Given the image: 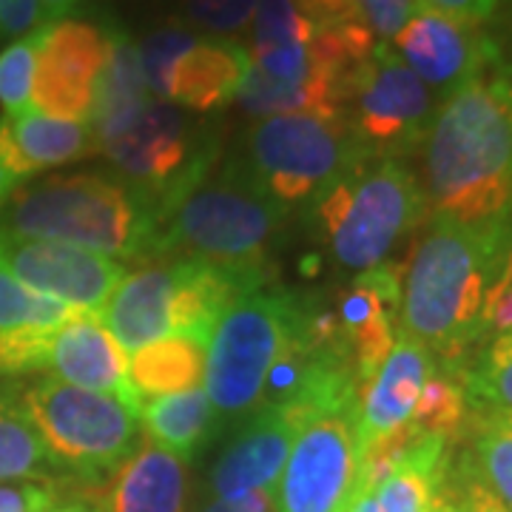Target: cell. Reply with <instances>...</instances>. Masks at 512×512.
Instances as JSON below:
<instances>
[{
	"mask_svg": "<svg viewBox=\"0 0 512 512\" xmlns=\"http://www.w3.org/2000/svg\"><path fill=\"white\" fill-rule=\"evenodd\" d=\"M467 402L481 413H512V328L490 339L464 373Z\"/></svg>",
	"mask_w": 512,
	"mask_h": 512,
	"instance_id": "cell-31",
	"label": "cell"
},
{
	"mask_svg": "<svg viewBox=\"0 0 512 512\" xmlns=\"http://www.w3.org/2000/svg\"><path fill=\"white\" fill-rule=\"evenodd\" d=\"M251 37H254L251 55L274 52V49L311 43L316 37V26L296 0H259L251 18Z\"/></svg>",
	"mask_w": 512,
	"mask_h": 512,
	"instance_id": "cell-32",
	"label": "cell"
},
{
	"mask_svg": "<svg viewBox=\"0 0 512 512\" xmlns=\"http://www.w3.org/2000/svg\"><path fill=\"white\" fill-rule=\"evenodd\" d=\"M313 26L390 43L416 9V0H296Z\"/></svg>",
	"mask_w": 512,
	"mask_h": 512,
	"instance_id": "cell-26",
	"label": "cell"
},
{
	"mask_svg": "<svg viewBox=\"0 0 512 512\" xmlns=\"http://www.w3.org/2000/svg\"><path fill=\"white\" fill-rule=\"evenodd\" d=\"M439 103L399 55L379 43L348 77L342 117L373 160H402L421 146Z\"/></svg>",
	"mask_w": 512,
	"mask_h": 512,
	"instance_id": "cell-9",
	"label": "cell"
},
{
	"mask_svg": "<svg viewBox=\"0 0 512 512\" xmlns=\"http://www.w3.org/2000/svg\"><path fill=\"white\" fill-rule=\"evenodd\" d=\"M0 265L35 293L89 313L103 311L111 293L128 276L120 262L89 248L3 234Z\"/></svg>",
	"mask_w": 512,
	"mask_h": 512,
	"instance_id": "cell-12",
	"label": "cell"
},
{
	"mask_svg": "<svg viewBox=\"0 0 512 512\" xmlns=\"http://www.w3.org/2000/svg\"><path fill=\"white\" fill-rule=\"evenodd\" d=\"M40 26L32 29L29 35L18 37L12 46H6L0 52V109L6 117H18L23 111L32 109Z\"/></svg>",
	"mask_w": 512,
	"mask_h": 512,
	"instance_id": "cell-33",
	"label": "cell"
},
{
	"mask_svg": "<svg viewBox=\"0 0 512 512\" xmlns=\"http://www.w3.org/2000/svg\"><path fill=\"white\" fill-rule=\"evenodd\" d=\"M248 66L251 57L237 43L197 37L171 69L165 103L200 114L222 109L237 97Z\"/></svg>",
	"mask_w": 512,
	"mask_h": 512,
	"instance_id": "cell-21",
	"label": "cell"
},
{
	"mask_svg": "<svg viewBox=\"0 0 512 512\" xmlns=\"http://www.w3.org/2000/svg\"><path fill=\"white\" fill-rule=\"evenodd\" d=\"M40 23V0H0V37L29 35Z\"/></svg>",
	"mask_w": 512,
	"mask_h": 512,
	"instance_id": "cell-37",
	"label": "cell"
},
{
	"mask_svg": "<svg viewBox=\"0 0 512 512\" xmlns=\"http://www.w3.org/2000/svg\"><path fill=\"white\" fill-rule=\"evenodd\" d=\"M512 248V217L487 225L433 220L402 279L399 325L456 367L478 342V319L487 291L501 276Z\"/></svg>",
	"mask_w": 512,
	"mask_h": 512,
	"instance_id": "cell-2",
	"label": "cell"
},
{
	"mask_svg": "<svg viewBox=\"0 0 512 512\" xmlns=\"http://www.w3.org/2000/svg\"><path fill=\"white\" fill-rule=\"evenodd\" d=\"M421 148V191L436 220L512 217V69L501 57L441 100Z\"/></svg>",
	"mask_w": 512,
	"mask_h": 512,
	"instance_id": "cell-1",
	"label": "cell"
},
{
	"mask_svg": "<svg viewBox=\"0 0 512 512\" xmlns=\"http://www.w3.org/2000/svg\"><path fill=\"white\" fill-rule=\"evenodd\" d=\"M416 3L441 15L473 23V26H484L487 20H493L498 9V0H416Z\"/></svg>",
	"mask_w": 512,
	"mask_h": 512,
	"instance_id": "cell-38",
	"label": "cell"
},
{
	"mask_svg": "<svg viewBox=\"0 0 512 512\" xmlns=\"http://www.w3.org/2000/svg\"><path fill=\"white\" fill-rule=\"evenodd\" d=\"M208 146L183 177L154 200L157 228L151 262L200 259L231 268H262L288 205L276 202L242 163L211 174Z\"/></svg>",
	"mask_w": 512,
	"mask_h": 512,
	"instance_id": "cell-3",
	"label": "cell"
},
{
	"mask_svg": "<svg viewBox=\"0 0 512 512\" xmlns=\"http://www.w3.org/2000/svg\"><path fill=\"white\" fill-rule=\"evenodd\" d=\"M20 402L35 421L52 467L83 481H100L137 447V419L123 399L40 376L20 387Z\"/></svg>",
	"mask_w": 512,
	"mask_h": 512,
	"instance_id": "cell-8",
	"label": "cell"
},
{
	"mask_svg": "<svg viewBox=\"0 0 512 512\" xmlns=\"http://www.w3.org/2000/svg\"><path fill=\"white\" fill-rule=\"evenodd\" d=\"M447 481V441L419 436L376 484L379 512H430Z\"/></svg>",
	"mask_w": 512,
	"mask_h": 512,
	"instance_id": "cell-23",
	"label": "cell"
},
{
	"mask_svg": "<svg viewBox=\"0 0 512 512\" xmlns=\"http://www.w3.org/2000/svg\"><path fill=\"white\" fill-rule=\"evenodd\" d=\"M299 302V293L268 282L239 296L217 319L205 350V393L220 419H242L259 407Z\"/></svg>",
	"mask_w": 512,
	"mask_h": 512,
	"instance_id": "cell-6",
	"label": "cell"
},
{
	"mask_svg": "<svg viewBox=\"0 0 512 512\" xmlns=\"http://www.w3.org/2000/svg\"><path fill=\"white\" fill-rule=\"evenodd\" d=\"M345 512H379L376 487H356V493L350 498L348 510Z\"/></svg>",
	"mask_w": 512,
	"mask_h": 512,
	"instance_id": "cell-43",
	"label": "cell"
},
{
	"mask_svg": "<svg viewBox=\"0 0 512 512\" xmlns=\"http://www.w3.org/2000/svg\"><path fill=\"white\" fill-rule=\"evenodd\" d=\"M140 416L146 424L148 439L180 458L197 456L220 419L205 387L143 399Z\"/></svg>",
	"mask_w": 512,
	"mask_h": 512,
	"instance_id": "cell-25",
	"label": "cell"
},
{
	"mask_svg": "<svg viewBox=\"0 0 512 512\" xmlns=\"http://www.w3.org/2000/svg\"><path fill=\"white\" fill-rule=\"evenodd\" d=\"M177 282L174 262H151L128 274L103 308L106 330L126 353L171 336V296Z\"/></svg>",
	"mask_w": 512,
	"mask_h": 512,
	"instance_id": "cell-19",
	"label": "cell"
},
{
	"mask_svg": "<svg viewBox=\"0 0 512 512\" xmlns=\"http://www.w3.org/2000/svg\"><path fill=\"white\" fill-rule=\"evenodd\" d=\"M151 100L154 97L148 92L143 72H140V57H137L134 40L120 26H109V60L100 77L92 117H89L97 146L117 128L126 126L137 111L146 109Z\"/></svg>",
	"mask_w": 512,
	"mask_h": 512,
	"instance_id": "cell-22",
	"label": "cell"
},
{
	"mask_svg": "<svg viewBox=\"0 0 512 512\" xmlns=\"http://www.w3.org/2000/svg\"><path fill=\"white\" fill-rule=\"evenodd\" d=\"M458 512H510L467 467H464V493H458Z\"/></svg>",
	"mask_w": 512,
	"mask_h": 512,
	"instance_id": "cell-39",
	"label": "cell"
},
{
	"mask_svg": "<svg viewBox=\"0 0 512 512\" xmlns=\"http://www.w3.org/2000/svg\"><path fill=\"white\" fill-rule=\"evenodd\" d=\"M194 40L197 35L185 32V29H160V32L143 37V43L137 46V57H140V72H143L151 97L165 100L171 69Z\"/></svg>",
	"mask_w": 512,
	"mask_h": 512,
	"instance_id": "cell-34",
	"label": "cell"
},
{
	"mask_svg": "<svg viewBox=\"0 0 512 512\" xmlns=\"http://www.w3.org/2000/svg\"><path fill=\"white\" fill-rule=\"evenodd\" d=\"M154 200L109 174H69L26 183L0 208L3 237L52 239L94 254L143 259L154 251Z\"/></svg>",
	"mask_w": 512,
	"mask_h": 512,
	"instance_id": "cell-4",
	"label": "cell"
},
{
	"mask_svg": "<svg viewBox=\"0 0 512 512\" xmlns=\"http://www.w3.org/2000/svg\"><path fill=\"white\" fill-rule=\"evenodd\" d=\"M464 373L461 367L439 365L433 367L430 379L424 382L419 404L413 410L410 424L419 430L421 436H439L450 441L456 439L467 421V387H464Z\"/></svg>",
	"mask_w": 512,
	"mask_h": 512,
	"instance_id": "cell-28",
	"label": "cell"
},
{
	"mask_svg": "<svg viewBox=\"0 0 512 512\" xmlns=\"http://www.w3.org/2000/svg\"><path fill=\"white\" fill-rule=\"evenodd\" d=\"M498 279H507V282H512V248L510 254H507V262H504V268H501V276Z\"/></svg>",
	"mask_w": 512,
	"mask_h": 512,
	"instance_id": "cell-45",
	"label": "cell"
},
{
	"mask_svg": "<svg viewBox=\"0 0 512 512\" xmlns=\"http://www.w3.org/2000/svg\"><path fill=\"white\" fill-rule=\"evenodd\" d=\"M495 26L490 32L495 52L501 57V63H507L512 69V0H498V9H495Z\"/></svg>",
	"mask_w": 512,
	"mask_h": 512,
	"instance_id": "cell-40",
	"label": "cell"
},
{
	"mask_svg": "<svg viewBox=\"0 0 512 512\" xmlns=\"http://www.w3.org/2000/svg\"><path fill=\"white\" fill-rule=\"evenodd\" d=\"M430 512H458V495H453L447 490V484L441 487V493L436 495L433 501V510Z\"/></svg>",
	"mask_w": 512,
	"mask_h": 512,
	"instance_id": "cell-44",
	"label": "cell"
},
{
	"mask_svg": "<svg viewBox=\"0 0 512 512\" xmlns=\"http://www.w3.org/2000/svg\"><path fill=\"white\" fill-rule=\"evenodd\" d=\"M83 0H40V9H43V23H52V20L66 18L72 9H77Z\"/></svg>",
	"mask_w": 512,
	"mask_h": 512,
	"instance_id": "cell-42",
	"label": "cell"
},
{
	"mask_svg": "<svg viewBox=\"0 0 512 512\" xmlns=\"http://www.w3.org/2000/svg\"><path fill=\"white\" fill-rule=\"evenodd\" d=\"M296 424L279 407H256L248 416L245 430L225 447L217 461L211 484L220 501L274 490L276 478L282 473L288 453H291Z\"/></svg>",
	"mask_w": 512,
	"mask_h": 512,
	"instance_id": "cell-18",
	"label": "cell"
},
{
	"mask_svg": "<svg viewBox=\"0 0 512 512\" xmlns=\"http://www.w3.org/2000/svg\"><path fill=\"white\" fill-rule=\"evenodd\" d=\"M248 174L276 202H296L325 194L353 168L373 160L345 117L279 114L259 120L248 137Z\"/></svg>",
	"mask_w": 512,
	"mask_h": 512,
	"instance_id": "cell-7",
	"label": "cell"
},
{
	"mask_svg": "<svg viewBox=\"0 0 512 512\" xmlns=\"http://www.w3.org/2000/svg\"><path fill=\"white\" fill-rule=\"evenodd\" d=\"M387 46L439 100L476 77L498 55L484 26L424 9L419 3Z\"/></svg>",
	"mask_w": 512,
	"mask_h": 512,
	"instance_id": "cell-14",
	"label": "cell"
},
{
	"mask_svg": "<svg viewBox=\"0 0 512 512\" xmlns=\"http://www.w3.org/2000/svg\"><path fill=\"white\" fill-rule=\"evenodd\" d=\"M109 60V26L60 18L40 26L32 109L89 123L97 86Z\"/></svg>",
	"mask_w": 512,
	"mask_h": 512,
	"instance_id": "cell-11",
	"label": "cell"
},
{
	"mask_svg": "<svg viewBox=\"0 0 512 512\" xmlns=\"http://www.w3.org/2000/svg\"><path fill=\"white\" fill-rule=\"evenodd\" d=\"M464 467L512 512V413L478 410L473 458Z\"/></svg>",
	"mask_w": 512,
	"mask_h": 512,
	"instance_id": "cell-29",
	"label": "cell"
},
{
	"mask_svg": "<svg viewBox=\"0 0 512 512\" xmlns=\"http://www.w3.org/2000/svg\"><path fill=\"white\" fill-rule=\"evenodd\" d=\"M208 342L188 333H171L151 342L128 359V379L140 399L165 393H183L197 387L205 376Z\"/></svg>",
	"mask_w": 512,
	"mask_h": 512,
	"instance_id": "cell-24",
	"label": "cell"
},
{
	"mask_svg": "<svg viewBox=\"0 0 512 512\" xmlns=\"http://www.w3.org/2000/svg\"><path fill=\"white\" fill-rule=\"evenodd\" d=\"M316 222L330 256L345 271H370L427 214L419 177L402 160H367L316 202Z\"/></svg>",
	"mask_w": 512,
	"mask_h": 512,
	"instance_id": "cell-5",
	"label": "cell"
},
{
	"mask_svg": "<svg viewBox=\"0 0 512 512\" xmlns=\"http://www.w3.org/2000/svg\"><path fill=\"white\" fill-rule=\"evenodd\" d=\"M268 507H271V490H256L239 498L217 501L214 507H208V512H268Z\"/></svg>",
	"mask_w": 512,
	"mask_h": 512,
	"instance_id": "cell-41",
	"label": "cell"
},
{
	"mask_svg": "<svg viewBox=\"0 0 512 512\" xmlns=\"http://www.w3.org/2000/svg\"><path fill=\"white\" fill-rule=\"evenodd\" d=\"M52 512H97V510H89V507H83V504H66V507H55Z\"/></svg>",
	"mask_w": 512,
	"mask_h": 512,
	"instance_id": "cell-46",
	"label": "cell"
},
{
	"mask_svg": "<svg viewBox=\"0 0 512 512\" xmlns=\"http://www.w3.org/2000/svg\"><path fill=\"white\" fill-rule=\"evenodd\" d=\"M436 367L433 353L399 330L396 345L359 390V444L387 439L413 419L424 382Z\"/></svg>",
	"mask_w": 512,
	"mask_h": 512,
	"instance_id": "cell-17",
	"label": "cell"
},
{
	"mask_svg": "<svg viewBox=\"0 0 512 512\" xmlns=\"http://www.w3.org/2000/svg\"><path fill=\"white\" fill-rule=\"evenodd\" d=\"M185 467L154 441H137V447L111 470L103 490L106 512H183Z\"/></svg>",
	"mask_w": 512,
	"mask_h": 512,
	"instance_id": "cell-20",
	"label": "cell"
},
{
	"mask_svg": "<svg viewBox=\"0 0 512 512\" xmlns=\"http://www.w3.org/2000/svg\"><path fill=\"white\" fill-rule=\"evenodd\" d=\"M259 0H188V15L211 32H237L254 18Z\"/></svg>",
	"mask_w": 512,
	"mask_h": 512,
	"instance_id": "cell-35",
	"label": "cell"
},
{
	"mask_svg": "<svg viewBox=\"0 0 512 512\" xmlns=\"http://www.w3.org/2000/svg\"><path fill=\"white\" fill-rule=\"evenodd\" d=\"M49 467V450L20 402V390L0 384V484L32 481L46 476Z\"/></svg>",
	"mask_w": 512,
	"mask_h": 512,
	"instance_id": "cell-27",
	"label": "cell"
},
{
	"mask_svg": "<svg viewBox=\"0 0 512 512\" xmlns=\"http://www.w3.org/2000/svg\"><path fill=\"white\" fill-rule=\"evenodd\" d=\"M80 313L72 305H63L43 293H35L18 282L0 265V333L12 330H55L77 319Z\"/></svg>",
	"mask_w": 512,
	"mask_h": 512,
	"instance_id": "cell-30",
	"label": "cell"
},
{
	"mask_svg": "<svg viewBox=\"0 0 512 512\" xmlns=\"http://www.w3.org/2000/svg\"><path fill=\"white\" fill-rule=\"evenodd\" d=\"M208 146H197L188 117L165 100H151L126 126L100 140V151L151 200L177 183Z\"/></svg>",
	"mask_w": 512,
	"mask_h": 512,
	"instance_id": "cell-13",
	"label": "cell"
},
{
	"mask_svg": "<svg viewBox=\"0 0 512 512\" xmlns=\"http://www.w3.org/2000/svg\"><path fill=\"white\" fill-rule=\"evenodd\" d=\"M55 493L40 481H6L0 484V512H52Z\"/></svg>",
	"mask_w": 512,
	"mask_h": 512,
	"instance_id": "cell-36",
	"label": "cell"
},
{
	"mask_svg": "<svg viewBox=\"0 0 512 512\" xmlns=\"http://www.w3.org/2000/svg\"><path fill=\"white\" fill-rule=\"evenodd\" d=\"M402 279V265L382 262L353 276L348 291L336 299L333 316L353 356L359 390L387 359L402 330Z\"/></svg>",
	"mask_w": 512,
	"mask_h": 512,
	"instance_id": "cell-15",
	"label": "cell"
},
{
	"mask_svg": "<svg viewBox=\"0 0 512 512\" xmlns=\"http://www.w3.org/2000/svg\"><path fill=\"white\" fill-rule=\"evenodd\" d=\"M359 402L302 419L271 490L276 512H345L359 481Z\"/></svg>",
	"mask_w": 512,
	"mask_h": 512,
	"instance_id": "cell-10",
	"label": "cell"
},
{
	"mask_svg": "<svg viewBox=\"0 0 512 512\" xmlns=\"http://www.w3.org/2000/svg\"><path fill=\"white\" fill-rule=\"evenodd\" d=\"M43 373L66 384L123 399L134 410H140L143 404L128 379L126 350L117 345L97 313H80L52 333Z\"/></svg>",
	"mask_w": 512,
	"mask_h": 512,
	"instance_id": "cell-16",
	"label": "cell"
}]
</instances>
